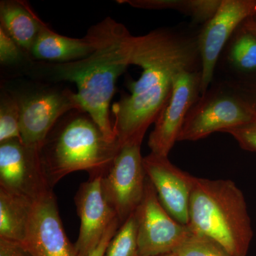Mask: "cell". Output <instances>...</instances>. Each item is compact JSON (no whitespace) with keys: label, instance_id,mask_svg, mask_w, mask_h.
I'll list each match as a JSON object with an SVG mask.
<instances>
[{"label":"cell","instance_id":"obj_14","mask_svg":"<svg viewBox=\"0 0 256 256\" xmlns=\"http://www.w3.org/2000/svg\"><path fill=\"white\" fill-rule=\"evenodd\" d=\"M143 164L161 204L174 220L188 226L194 176L173 164L168 156L150 153L143 158Z\"/></svg>","mask_w":256,"mask_h":256},{"label":"cell","instance_id":"obj_19","mask_svg":"<svg viewBox=\"0 0 256 256\" xmlns=\"http://www.w3.org/2000/svg\"><path fill=\"white\" fill-rule=\"evenodd\" d=\"M118 2L144 10H172L205 24L213 18L222 0H121Z\"/></svg>","mask_w":256,"mask_h":256},{"label":"cell","instance_id":"obj_23","mask_svg":"<svg viewBox=\"0 0 256 256\" xmlns=\"http://www.w3.org/2000/svg\"><path fill=\"white\" fill-rule=\"evenodd\" d=\"M224 132L230 134L242 149L256 152V120L239 127L230 128Z\"/></svg>","mask_w":256,"mask_h":256},{"label":"cell","instance_id":"obj_17","mask_svg":"<svg viewBox=\"0 0 256 256\" xmlns=\"http://www.w3.org/2000/svg\"><path fill=\"white\" fill-rule=\"evenodd\" d=\"M34 201L0 188V238L22 244Z\"/></svg>","mask_w":256,"mask_h":256},{"label":"cell","instance_id":"obj_10","mask_svg":"<svg viewBox=\"0 0 256 256\" xmlns=\"http://www.w3.org/2000/svg\"><path fill=\"white\" fill-rule=\"evenodd\" d=\"M16 98L22 142L40 152L58 120L69 111H80L76 92L69 90H42Z\"/></svg>","mask_w":256,"mask_h":256},{"label":"cell","instance_id":"obj_21","mask_svg":"<svg viewBox=\"0 0 256 256\" xmlns=\"http://www.w3.org/2000/svg\"><path fill=\"white\" fill-rule=\"evenodd\" d=\"M12 140L22 142L20 106L16 97L4 95L0 102V143Z\"/></svg>","mask_w":256,"mask_h":256},{"label":"cell","instance_id":"obj_22","mask_svg":"<svg viewBox=\"0 0 256 256\" xmlns=\"http://www.w3.org/2000/svg\"><path fill=\"white\" fill-rule=\"evenodd\" d=\"M176 256H232L222 246L202 234H188L174 252Z\"/></svg>","mask_w":256,"mask_h":256},{"label":"cell","instance_id":"obj_29","mask_svg":"<svg viewBox=\"0 0 256 256\" xmlns=\"http://www.w3.org/2000/svg\"><path fill=\"white\" fill-rule=\"evenodd\" d=\"M159 256H176L174 254H166V255Z\"/></svg>","mask_w":256,"mask_h":256},{"label":"cell","instance_id":"obj_9","mask_svg":"<svg viewBox=\"0 0 256 256\" xmlns=\"http://www.w3.org/2000/svg\"><path fill=\"white\" fill-rule=\"evenodd\" d=\"M201 70H184L175 76L169 98L154 122L148 140L151 152L168 156L186 116L201 97Z\"/></svg>","mask_w":256,"mask_h":256},{"label":"cell","instance_id":"obj_20","mask_svg":"<svg viewBox=\"0 0 256 256\" xmlns=\"http://www.w3.org/2000/svg\"><path fill=\"white\" fill-rule=\"evenodd\" d=\"M104 256H139L136 212L120 227L109 242Z\"/></svg>","mask_w":256,"mask_h":256},{"label":"cell","instance_id":"obj_28","mask_svg":"<svg viewBox=\"0 0 256 256\" xmlns=\"http://www.w3.org/2000/svg\"><path fill=\"white\" fill-rule=\"evenodd\" d=\"M242 25V28H245L248 31L256 35V15L247 18Z\"/></svg>","mask_w":256,"mask_h":256},{"label":"cell","instance_id":"obj_18","mask_svg":"<svg viewBox=\"0 0 256 256\" xmlns=\"http://www.w3.org/2000/svg\"><path fill=\"white\" fill-rule=\"evenodd\" d=\"M229 68L238 79L256 77V35L240 25L224 50Z\"/></svg>","mask_w":256,"mask_h":256},{"label":"cell","instance_id":"obj_25","mask_svg":"<svg viewBox=\"0 0 256 256\" xmlns=\"http://www.w3.org/2000/svg\"><path fill=\"white\" fill-rule=\"evenodd\" d=\"M252 106L256 114V77L248 79H235L228 80Z\"/></svg>","mask_w":256,"mask_h":256},{"label":"cell","instance_id":"obj_13","mask_svg":"<svg viewBox=\"0 0 256 256\" xmlns=\"http://www.w3.org/2000/svg\"><path fill=\"white\" fill-rule=\"evenodd\" d=\"M102 176H90L80 184L74 201L80 220L75 248L78 256H88L104 238L114 220H118L106 200Z\"/></svg>","mask_w":256,"mask_h":256},{"label":"cell","instance_id":"obj_15","mask_svg":"<svg viewBox=\"0 0 256 256\" xmlns=\"http://www.w3.org/2000/svg\"><path fill=\"white\" fill-rule=\"evenodd\" d=\"M95 48L90 28L84 38H70L58 34L44 22L30 53L36 60L65 64L85 58Z\"/></svg>","mask_w":256,"mask_h":256},{"label":"cell","instance_id":"obj_24","mask_svg":"<svg viewBox=\"0 0 256 256\" xmlns=\"http://www.w3.org/2000/svg\"><path fill=\"white\" fill-rule=\"evenodd\" d=\"M18 46L0 26V62L3 65H11L22 60V52Z\"/></svg>","mask_w":256,"mask_h":256},{"label":"cell","instance_id":"obj_7","mask_svg":"<svg viewBox=\"0 0 256 256\" xmlns=\"http://www.w3.org/2000/svg\"><path fill=\"white\" fill-rule=\"evenodd\" d=\"M256 15V0H222L216 12L197 34L201 58V96L210 88L217 63L230 37L244 21Z\"/></svg>","mask_w":256,"mask_h":256},{"label":"cell","instance_id":"obj_5","mask_svg":"<svg viewBox=\"0 0 256 256\" xmlns=\"http://www.w3.org/2000/svg\"><path fill=\"white\" fill-rule=\"evenodd\" d=\"M256 120L252 106L228 82L210 88L192 108L178 141H196Z\"/></svg>","mask_w":256,"mask_h":256},{"label":"cell","instance_id":"obj_12","mask_svg":"<svg viewBox=\"0 0 256 256\" xmlns=\"http://www.w3.org/2000/svg\"><path fill=\"white\" fill-rule=\"evenodd\" d=\"M22 245L30 256H78L64 230L53 190L34 201Z\"/></svg>","mask_w":256,"mask_h":256},{"label":"cell","instance_id":"obj_1","mask_svg":"<svg viewBox=\"0 0 256 256\" xmlns=\"http://www.w3.org/2000/svg\"><path fill=\"white\" fill-rule=\"evenodd\" d=\"M130 65L142 69L130 86V94L112 106L114 130L120 144L142 142L169 98L175 76L201 70L197 35L159 28L134 36Z\"/></svg>","mask_w":256,"mask_h":256},{"label":"cell","instance_id":"obj_3","mask_svg":"<svg viewBox=\"0 0 256 256\" xmlns=\"http://www.w3.org/2000/svg\"><path fill=\"white\" fill-rule=\"evenodd\" d=\"M188 228L220 244L232 256H246L252 237L244 194L232 180L194 176Z\"/></svg>","mask_w":256,"mask_h":256},{"label":"cell","instance_id":"obj_11","mask_svg":"<svg viewBox=\"0 0 256 256\" xmlns=\"http://www.w3.org/2000/svg\"><path fill=\"white\" fill-rule=\"evenodd\" d=\"M0 188L33 201L53 190L45 174L41 152L18 140L0 143Z\"/></svg>","mask_w":256,"mask_h":256},{"label":"cell","instance_id":"obj_8","mask_svg":"<svg viewBox=\"0 0 256 256\" xmlns=\"http://www.w3.org/2000/svg\"><path fill=\"white\" fill-rule=\"evenodd\" d=\"M139 256L174 254L188 234L160 203L156 188L146 178L142 201L137 210Z\"/></svg>","mask_w":256,"mask_h":256},{"label":"cell","instance_id":"obj_16","mask_svg":"<svg viewBox=\"0 0 256 256\" xmlns=\"http://www.w3.org/2000/svg\"><path fill=\"white\" fill-rule=\"evenodd\" d=\"M1 26L24 52H30L44 22L26 1L3 0L0 2Z\"/></svg>","mask_w":256,"mask_h":256},{"label":"cell","instance_id":"obj_27","mask_svg":"<svg viewBox=\"0 0 256 256\" xmlns=\"http://www.w3.org/2000/svg\"><path fill=\"white\" fill-rule=\"evenodd\" d=\"M0 256H30L20 242L0 238Z\"/></svg>","mask_w":256,"mask_h":256},{"label":"cell","instance_id":"obj_4","mask_svg":"<svg viewBox=\"0 0 256 256\" xmlns=\"http://www.w3.org/2000/svg\"><path fill=\"white\" fill-rule=\"evenodd\" d=\"M119 141L109 140L88 114H77L50 134L41 151L48 184L52 188L70 173L86 171L102 176L118 151Z\"/></svg>","mask_w":256,"mask_h":256},{"label":"cell","instance_id":"obj_2","mask_svg":"<svg viewBox=\"0 0 256 256\" xmlns=\"http://www.w3.org/2000/svg\"><path fill=\"white\" fill-rule=\"evenodd\" d=\"M90 30L95 50L82 60L56 65L54 78L75 84L80 112L88 114L109 140H117L110 120V101L118 78L130 66L134 36L110 18Z\"/></svg>","mask_w":256,"mask_h":256},{"label":"cell","instance_id":"obj_26","mask_svg":"<svg viewBox=\"0 0 256 256\" xmlns=\"http://www.w3.org/2000/svg\"><path fill=\"white\" fill-rule=\"evenodd\" d=\"M120 227V224L119 220H114L108 229L104 238L99 242L98 246L90 252L88 256H104L106 249L108 246L109 242H110L111 239L114 238V236L117 233Z\"/></svg>","mask_w":256,"mask_h":256},{"label":"cell","instance_id":"obj_6","mask_svg":"<svg viewBox=\"0 0 256 256\" xmlns=\"http://www.w3.org/2000/svg\"><path fill=\"white\" fill-rule=\"evenodd\" d=\"M142 142L121 144L114 161L101 178L102 191L122 225L142 201L146 176L141 154Z\"/></svg>","mask_w":256,"mask_h":256}]
</instances>
